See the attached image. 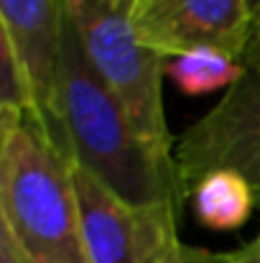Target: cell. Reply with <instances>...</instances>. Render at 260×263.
Masks as SVG:
<instances>
[{
    "label": "cell",
    "mask_w": 260,
    "mask_h": 263,
    "mask_svg": "<svg viewBox=\"0 0 260 263\" xmlns=\"http://www.w3.org/2000/svg\"><path fill=\"white\" fill-rule=\"evenodd\" d=\"M54 118L69 156L125 202L178 207L186 199L176 156L161 154L143 138L120 97L89 64L67 15Z\"/></svg>",
    "instance_id": "obj_1"
},
{
    "label": "cell",
    "mask_w": 260,
    "mask_h": 263,
    "mask_svg": "<svg viewBox=\"0 0 260 263\" xmlns=\"http://www.w3.org/2000/svg\"><path fill=\"white\" fill-rule=\"evenodd\" d=\"M0 230L23 263H92L69 151L44 120L0 110Z\"/></svg>",
    "instance_id": "obj_2"
},
{
    "label": "cell",
    "mask_w": 260,
    "mask_h": 263,
    "mask_svg": "<svg viewBox=\"0 0 260 263\" xmlns=\"http://www.w3.org/2000/svg\"><path fill=\"white\" fill-rule=\"evenodd\" d=\"M133 0H62L94 72L120 97L143 138L173 156L161 74L166 59L151 51L130 21Z\"/></svg>",
    "instance_id": "obj_3"
},
{
    "label": "cell",
    "mask_w": 260,
    "mask_h": 263,
    "mask_svg": "<svg viewBox=\"0 0 260 263\" xmlns=\"http://www.w3.org/2000/svg\"><path fill=\"white\" fill-rule=\"evenodd\" d=\"M173 156L186 197L207 174L232 172L250 184L260 202V67L245 69L178 138Z\"/></svg>",
    "instance_id": "obj_4"
},
{
    "label": "cell",
    "mask_w": 260,
    "mask_h": 263,
    "mask_svg": "<svg viewBox=\"0 0 260 263\" xmlns=\"http://www.w3.org/2000/svg\"><path fill=\"white\" fill-rule=\"evenodd\" d=\"M69 161L82 235L92 263H158L178 243V207L130 204L72 156Z\"/></svg>",
    "instance_id": "obj_5"
},
{
    "label": "cell",
    "mask_w": 260,
    "mask_h": 263,
    "mask_svg": "<svg viewBox=\"0 0 260 263\" xmlns=\"http://www.w3.org/2000/svg\"><path fill=\"white\" fill-rule=\"evenodd\" d=\"M130 21L138 39L164 59L214 49L240 62L250 39L245 0H133Z\"/></svg>",
    "instance_id": "obj_6"
},
{
    "label": "cell",
    "mask_w": 260,
    "mask_h": 263,
    "mask_svg": "<svg viewBox=\"0 0 260 263\" xmlns=\"http://www.w3.org/2000/svg\"><path fill=\"white\" fill-rule=\"evenodd\" d=\"M62 31H64L62 0H0V33L8 36L15 54L26 64L33 80L44 120L51 136L64 146L54 118Z\"/></svg>",
    "instance_id": "obj_7"
},
{
    "label": "cell",
    "mask_w": 260,
    "mask_h": 263,
    "mask_svg": "<svg viewBox=\"0 0 260 263\" xmlns=\"http://www.w3.org/2000/svg\"><path fill=\"white\" fill-rule=\"evenodd\" d=\"M189 197L194 202L196 220L219 233L243 228L253 212V204L258 202L250 184L232 172L207 174L189 192Z\"/></svg>",
    "instance_id": "obj_8"
},
{
    "label": "cell",
    "mask_w": 260,
    "mask_h": 263,
    "mask_svg": "<svg viewBox=\"0 0 260 263\" xmlns=\"http://www.w3.org/2000/svg\"><path fill=\"white\" fill-rule=\"evenodd\" d=\"M164 74H169L173 85L184 95L196 97V95H209L225 87L230 89L245 74V67L222 51L196 49V51L166 59Z\"/></svg>",
    "instance_id": "obj_9"
},
{
    "label": "cell",
    "mask_w": 260,
    "mask_h": 263,
    "mask_svg": "<svg viewBox=\"0 0 260 263\" xmlns=\"http://www.w3.org/2000/svg\"><path fill=\"white\" fill-rule=\"evenodd\" d=\"M0 110H15V112L44 120V112L33 89V80L26 64L21 62V57L15 54L13 44L3 33H0Z\"/></svg>",
    "instance_id": "obj_10"
},
{
    "label": "cell",
    "mask_w": 260,
    "mask_h": 263,
    "mask_svg": "<svg viewBox=\"0 0 260 263\" xmlns=\"http://www.w3.org/2000/svg\"><path fill=\"white\" fill-rule=\"evenodd\" d=\"M158 263H232V253H214L209 248L176 243Z\"/></svg>",
    "instance_id": "obj_11"
},
{
    "label": "cell",
    "mask_w": 260,
    "mask_h": 263,
    "mask_svg": "<svg viewBox=\"0 0 260 263\" xmlns=\"http://www.w3.org/2000/svg\"><path fill=\"white\" fill-rule=\"evenodd\" d=\"M245 5H248V18H250V39H248L240 64L245 69H253V67H260V0H245Z\"/></svg>",
    "instance_id": "obj_12"
},
{
    "label": "cell",
    "mask_w": 260,
    "mask_h": 263,
    "mask_svg": "<svg viewBox=\"0 0 260 263\" xmlns=\"http://www.w3.org/2000/svg\"><path fill=\"white\" fill-rule=\"evenodd\" d=\"M232 263H260V230L232 253Z\"/></svg>",
    "instance_id": "obj_13"
},
{
    "label": "cell",
    "mask_w": 260,
    "mask_h": 263,
    "mask_svg": "<svg viewBox=\"0 0 260 263\" xmlns=\"http://www.w3.org/2000/svg\"><path fill=\"white\" fill-rule=\"evenodd\" d=\"M0 263H23L13 238L8 233H3V230H0Z\"/></svg>",
    "instance_id": "obj_14"
}]
</instances>
